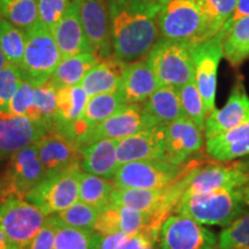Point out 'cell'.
Here are the masks:
<instances>
[{"label": "cell", "instance_id": "1", "mask_svg": "<svg viewBox=\"0 0 249 249\" xmlns=\"http://www.w3.org/2000/svg\"><path fill=\"white\" fill-rule=\"evenodd\" d=\"M160 0H108L113 57L124 64L145 58L160 38Z\"/></svg>", "mask_w": 249, "mask_h": 249}, {"label": "cell", "instance_id": "2", "mask_svg": "<svg viewBox=\"0 0 249 249\" xmlns=\"http://www.w3.org/2000/svg\"><path fill=\"white\" fill-rule=\"evenodd\" d=\"M196 163L188 172L170 185L156 189L116 188L112 193L111 203L124 205L140 211L151 218L152 226L160 229L170 214L174 213L177 205L185 194L192 173L198 166Z\"/></svg>", "mask_w": 249, "mask_h": 249}, {"label": "cell", "instance_id": "3", "mask_svg": "<svg viewBox=\"0 0 249 249\" xmlns=\"http://www.w3.org/2000/svg\"><path fill=\"white\" fill-rule=\"evenodd\" d=\"M246 209L238 188L183 194L174 213L185 214L203 225L226 227Z\"/></svg>", "mask_w": 249, "mask_h": 249}, {"label": "cell", "instance_id": "4", "mask_svg": "<svg viewBox=\"0 0 249 249\" xmlns=\"http://www.w3.org/2000/svg\"><path fill=\"white\" fill-rule=\"evenodd\" d=\"M192 45L181 40L160 38L147 57L160 87L179 89L195 80Z\"/></svg>", "mask_w": 249, "mask_h": 249}, {"label": "cell", "instance_id": "5", "mask_svg": "<svg viewBox=\"0 0 249 249\" xmlns=\"http://www.w3.org/2000/svg\"><path fill=\"white\" fill-rule=\"evenodd\" d=\"M157 21L160 38L189 44L213 38L196 0H160Z\"/></svg>", "mask_w": 249, "mask_h": 249}, {"label": "cell", "instance_id": "6", "mask_svg": "<svg viewBox=\"0 0 249 249\" xmlns=\"http://www.w3.org/2000/svg\"><path fill=\"white\" fill-rule=\"evenodd\" d=\"M61 60L52 30L38 20L26 30V48L20 67L23 79L34 86L48 82Z\"/></svg>", "mask_w": 249, "mask_h": 249}, {"label": "cell", "instance_id": "7", "mask_svg": "<svg viewBox=\"0 0 249 249\" xmlns=\"http://www.w3.org/2000/svg\"><path fill=\"white\" fill-rule=\"evenodd\" d=\"M196 161L173 164L165 160H144L120 164L112 178L116 188L156 189L178 180L188 172Z\"/></svg>", "mask_w": 249, "mask_h": 249}, {"label": "cell", "instance_id": "8", "mask_svg": "<svg viewBox=\"0 0 249 249\" xmlns=\"http://www.w3.org/2000/svg\"><path fill=\"white\" fill-rule=\"evenodd\" d=\"M48 219L42 210L26 198L7 196L0 200V227L20 248L27 249Z\"/></svg>", "mask_w": 249, "mask_h": 249}, {"label": "cell", "instance_id": "9", "mask_svg": "<svg viewBox=\"0 0 249 249\" xmlns=\"http://www.w3.org/2000/svg\"><path fill=\"white\" fill-rule=\"evenodd\" d=\"M82 170H70L45 177L26 196L45 216L59 213L79 201V182Z\"/></svg>", "mask_w": 249, "mask_h": 249}, {"label": "cell", "instance_id": "10", "mask_svg": "<svg viewBox=\"0 0 249 249\" xmlns=\"http://www.w3.org/2000/svg\"><path fill=\"white\" fill-rule=\"evenodd\" d=\"M194 60L195 83L203 99L207 114L216 110V90L218 66L222 60V33L213 38L192 45Z\"/></svg>", "mask_w": 249, "mask_h": 249}, {"label": "cell", "instance_id": "11", "mask_svg": "<svg viewBox=\"0 0 249 249\" xmlns=\"http://www.w3.org/2000/svg\"><path fill=\"white\" fill-rule=\"evenodd\" d=\"M217 242L213 232L185 214H170L160 227L161 249H216Z\"/></svg>", "mask_w": 249, "mask_h": 249}, {"label": "cell", "instance_id": "12", "mask_svg": "<svg viewBox=\"0 0 249 249\" xmlns=\"http://www.w3.org/2000/svg\"><path fill=\"white\" fill-rule=\"evenodd\" d=\"M249 181V165L217 161L198 165L193 171L185 194L208 193L220 189H235Z\"/></svg>", "mask_w": 249, "mask_h": 249}, {"label": "cell", "instance_id": "13", "mask_svg": "<svg viewBox=\"0 0 249 249\" xmlns=\"http://www.w3.org/2000/svg\"><path fill=\"white\" fill-rule=\"evenodd\" d=\"M149 128L152 127L143 113L142 104H126L107 119L90 128L76 144L82 149L99 140H121Z\"/></svg>", "mask_w": 249, "mask_h": 249}, {"label": "cell", "instance_id": "14", "mask_svg": "<svg viewBox=\"0 0 249 249\" xmlns=\"http://www.w3.org/2000/svg\"><path fill=\"white\" fill-rule=\"evenodd\" d=\"M2 177L6 183V197L17 196L26 198L45 178V171L36 143L12 155L8 169Z\"/></svg>", "mask_w": 249, "mask_h": 249}, {"label": "cell", "instance_id": "15", "mask_svg": "<svg viewBox=\"0 0 249 249\" xmlns=\"http://www.w3.org/2000/svg\"><path fill=\"white\" fill-rule=\"evenodd\" d=\"M80 18L88 43L99 59L113 55L108 0H80Z\"/></svg>", "mask_w": 249, "mask_h": 249}, {"label": "cell", "instance_id": "16", "mask_svg": "<svg viewBox=\"0 0 249 249\" xmlns=\"http://www.w3.org/2000/svg\"><path fill=\"white\" fill-rule=\"evenodd\" d=\"M45 177L81 169V148L55 129H49L36 143Z\"/></svg>", "mask_w": 249, "mask_h": 249}, {"label": "cell", "instance_id": "17", "mask_svg": "<svg viewBox=\"0 0 249 249\" xmlns=\"http://www.w3.org/2000/svg\"><path fill=\"white\" fill-rule=\"evenodd\" d=\"M164 160L173 164H185L205 144L204 132L185 116L163 126Z\"/></svg>", "mask_w": 249, "mask_h": 249}, {"label": "cell", "instance_id": "18", "mask_svg": "<svg viewBox=\"0 0 249 249\" xmlns=\"http://www.w3.org/2000/svg\"><path fill=\"white\" fill-rule=\"evenodd\" d=\"M249 121V97L240 80L236 81L226 104L208 114L204 123L205 140L214 138Z\"/></svg>", "mask_w": 249, "mask_h": 249}, {"label": "cell", "instance_id": "19", "mask_svg": "<svg viewBox=\"0 0 249 249\" xmlns=\"http://www.w3.org/2000/svg\"><path fill=\"white\" fill-rule=\"evenodd\" d=\"M50 128L27 117L0 116V158L35 144Z\"/></svg>", "mask_w": 249, "mask_h": 249}, {"label": "cell", "instance_id": "20", "mask_svg": "<svg viewBox=\"0 0 249 249\" xmlns=\"http://www.w3.org/2000/svg\"><path fill=\"white\" fill-rule=\"evenodd\" d=\"M79 5L80 0H70L66 11L52 29L61 59L83 52H92L81 22Z\"/></svg>", "mask_w": 249, "mask_h": 249}, {"label": "cell", "instance_id": "21", "mask_svg": "<svg viewBox=\"0 0 249 249\" xmlns=\"http://www.w3.org/2000/svg\"><path fill=\"white\" fill-rule=\"evenodd\" d=\"M118 163L144 160H164L163 126L154 127L118 140Z\"/></svg>", "mask_w": 249, "mask_h": 249}, {"label": "cell", "instance_id": "22", "mask_svg": "<svg viewBox=\"0 0 249 249\" xmlns=\"http://www.w3.org/2000/svg\"><path fill=\"white\" fill-rule=\"evenodd\" d=\"M145 227H154L151 218L147 214L133 208L111 203L105 209L99 211L93 230L101 234L124 233L133 235Z\"/></svg>", "mask_w": 249, "mask_h": 249}, {"label": "cell", "instance_id": "23", "mask_svg": "<svg viewBox=\"0 0 249 249\" xmlns=\"http://www.w3.org/2000/svg\"><path fill=\"white\" fill-rule=\"evenodd\" d=\"M160 86L147 59L126 64L120 90L127 104H142Z\"/></svg>", "mask_w": 249, "mask_h": 249}, {"label": "cell", "instance_id": "24", "mask_svg": "<svg viewBox=\"0 0 249 249\" xmlns=\"http://www.w3.org/2000/svg\"><path fill=\"white\" fill-rule=\"evenodd\" d=\"M117 143L118 140L104 139L81 149V170L112 180L119 166Z\"/></svg>", "mask_w": 249, "mask_h": 249}, {"label": "cell", "instance_id": "25", "mask_svg": "<svg viewBox=\"0 0 249 249\" xmlns=\"http://www.w3.org/2000/svg\"><path fill=\"white\" fill-rule=\"evenodd\" d=\"M142 108L152 128L165 126L183 117L179 90L172 87H160L142 103Z\"/></svg>", "mask_w": 249, "mask_h": 249}, {"label": "cell", "instance_id": "26", "mask_svg": "<svg viewBox=\"0 0 249 249\" xmlns=\"http://www.w3.org/2000/svg\"><path fill=\"white\" fill-rule=\"evenodd\" d=\"M124 61L113 55L101 59L97 64L86 74L81 86L88 93L89 97L99 93L114 92L120 90L123 73L124 70Z\"/></svg>", "mask_w": 249, "mask_h": 249}, {"label": "cell", "instance_id": "27", "mask_svg": "<svg viewBox=\"0 0 249 249\" xmlns=\"http://www.w3.org/2000/svg\"><path fill=\"white\" fill-rule=\"evenodd\" d=\"M205 150L214 161H229L249 155V121L205 140Z\"/></svg>", "mask_w": 249, "mask_h": 249}, {"label": "cell", "instance_id": "28", "mask_svg": "<svg viewBox=\"0 0 249 249\" xmlns=\"http://www.w3.org/2000/svg\"><path fill=\"white\" fill-rule=\"evenodd\" d=\"M220 33L223 55L232 66H240L249 58V17L225 23Z\"/></svg>", "mask_w": 249, "mask_h": 249}, {"label": "cell", "instance_id": "29", "mask_svg": "<svg viewBox=\"0 0 249 249\" xmlns=\"http://www.w3.org/2000/svg\"><path fill=\"white\" fill-rule=\"evenodd\" d=\"M89 96L81 85L57 90V116L52 129L64 132L82 117Z\"/></svg>", "mask_w": 249, "mask_h": 249}, {"label": "cell", "instance_id": "30", "mask_svg": "<svg viewBox=\"0 0 249 249\" xmlns=\"http://www.w3.org/2000/svg\"><path fill=\"white\" fill-rule=\"evenodd\" d=\"M99 60L93 52H83L61 59L49 81L57 89L81 85L86 74Z\"/></svg>", "mask_w": 249, "mask_h": 249}, {"label": "cell", "instance_id": "31", "mask_svg": "<svg viewBox=\"0 0 249 249\" xmlns=\"http://www.w3.org/2000/svg\"><path fill=\"white\" fill-rule=\"evenodd\" d=\"M57 88L50 81L34 87L33 101L27 118L53 128L57 116Z\"/></svg>", "mask_w": 249, "mask_h": 249}, {"label": "cell", "instance_id": "32", "mask_svg": "<svg viewBox=\"0 0 249 249\" xmlns=\"http://www.w3.org/2000/svg\"><path fill=\"white\" fill-rule=\"evenodd\" d=\"M116 189L113 182L102 177L81 172L79 182V200L102 211L111 204L112 193Z\"/></svg>", "mask_w": 249, "mask_h": 249}, {"label": "cell", "instance_id": "33", "mask_svg": "<svg viewBox=\"0 0 249 249\" xmlns=\"http://www.w3.org/2000/svg\"><path fill=\"white\" fill-rule=\"evenodd\" d=\"M101 238L95 230L68 226L58 218L53 249H98Z\"/></svg>", "mask_w": 249, "mask_h": 249}, {"label": "cell", "instance_id": "34", "mask_svg": "<svg viewBox=\"0 0 249 249\" xmlns=\"http://www.w3.org/2000/svg\"><path fill=\"white\" fill-rule=\"evenodd\" d=\"M0 18L26 31L39 20L38 0H0Z\"/></svg>", "mask_w": 249, "mask_h": 249}, {"label": "cell", "instance_id": "35", "mask_svg": "<svg viewBox=\"0 0 249 249\" xmlns=\"http://www.w3.org/2000/svg\"><path fill=\"white\" fill-rule=\"evenodd\" d=\"M211 37L220 33L234 13L238 0H196Z\"/></svg>", "mask_w": 249, "mask_h": 249}, {"label": "cell", "instance_id": "36", "mask_svg": "<svg viewBox=\"0 0 249 249\" xmlns=\"http://www.w3.org/2000/svg\"><path fill=\"white\" fill-rule=\"evenodd\" d=\"M26 48V31L0 18V49L8 64L20 66Z\"/></svg>", "mask_w": 249, "mask_h": 249}, {"label": "cell", "instance_id": "37", "mask_svg": "<svg viewBox=\"0 0 249 249\" xmlns=\"http://www.w3.org/2000/svg\"><path fill=\"white\" fill-rule=\"evenodd\" d=\"M178 90L183 116L188 118L198 128L204 132V123L208 114L195 80L180 87Z\"/></svg>", "mask_w": 249, "mask_h": 249}, {"label": "cell", "instance_id": "38", "mask_svg": "<svg viewBox=\"0 0 249 249\" xmlns=\"http://www.w3.org/2000/svg\"><path fill=\"white\" fill-rule=\"evenodd\" d=\"M216 249H249V210L224 227Z\"/></svg>", "mask_w": 249, "mask_h": 249}, {"label": "cell", "instance_id": "39", "mask_svg": "<svg viewBox=\"0 0 249 249\" xmlns=\"http://www.w3.org/2000/svg\"><path fill=\"white\" fill-rule=\"evenodd\" d=\"M99 211L82 201H76L67 209L55 213L62 223L77 229L93 230Z\"/></svg>", "mask_w": 249, "mask_h": 249}, {"label": "cell", "instance_id": "40", "mask_svg": "<svg viewBox=\"0 0 249 249\" xmlns=\"http://www.w3.org/2000/svg\"><path fill=\"white\" fill-rule=\"evenodd\" d=\"M34 87L35 86L26 79L21 81L13 97L11 98L4 110L0 112V116L27 117L28 110H29L31 101H33Z\"/></svg>", "mask_w": 249, "mask_h": 249}, {"label": "cell", "instance_id": "41", "mask_svg": "<svg viewBox=\"0 0 249 249\" xmlns=\"http://www.w3.org/2000/svg\"><path fill=\"white\" fill-rule=\"evenodd\" d=\"M23 80L20 67L7 64L0 70V112L4 110Z\"/></svg>", "mask_w": 249, "mask_h": 249}, {"label": "cell", "instance_id": "42", "mask_svg": "<svg viewBox=\"0 0 249 249\" xmlns=\"http://www.w3.org/2000/svg\"><path fill=\"white\" fill-rule=\"evenodd\" d=\"M160 229L145 227L130 235L119 249H160Z\"/></svg>", "mask_w": 249, "mask_h": 249}, {"label": "cell", "instance_id": "43", "mask_svg": "<svg viewBox=\"0 0 249 249\" xmlns=\"http://www.w3.org/2000/svg\"><path fill=\"white\" fill-rule=\"evenodd\" d=\"M70 0H38V18L50 29H53L66 11Z\"/></svg>", "mask_w": 249, "mask_h": 249}, {"label": "cell", "instance_id": "44", "mask_svg": "<svg viewBox=\"0 0 249 249\" xmlns=\"http://www.w3.org/2000/svg\"><path fill=\"white\" fill-rule=\"evenodd\" d=\"M58 217L57 214L48 216V219L42 227V230L37 233L27 249H53L55 233H57Z\"/></svg>", "mask_w": 249, "mask_h": 249}, {"label": "cell", "instance_id": "45", "mask_svg": "<svg viewBox=\"0 0 249 249\" xmlns=\"http://www.w3.org/2000/svg\"><path fill=\"white\" fill-rule=\"evenodd\" d=\"M130 235L124 233H111V234H102L98 249H119Z\"/></svg>", "mask_w": 249, "mask_h": 249}, {"label": "cell", "instance_id": "46", "mask_svg": "<svg viewBox=\"0 0 249 249\" xmlns=\"http://www.w3.org/2000/svg\"><path fill=\"white\" fill-rule=\"evenodd\" d=\"M242 17H249V0H238L234 13H233L231 18H230L227 22L238 20V18H240Z\"/></svg>", "mask_w": 249, "mask_h": 249}, {"label": "cell", "instance_id": "47", "mask_svg": "<svg viewBox=\"0 0 249 249\" xmlns=\"http://www.w3.org/2000/svg\"><path fill=\"white\" fill-rule=\"evenodd\" d=\"M0 249H22L18 246L14 245L9 239L6 236V234L2 231V229L0 227Z\"/></svg>", "mask_w": 249, "mask_h": 249}, {"label": "cell", "instance_id": "48", "mask_svg": "<svg viewBox=\"0 0 249 249\" xmlns=\"http://www.w3.org/2000/svg\"><path fill=\"white\" fill-rule=\"evenodd\" d=\"M238 191L239 194L241 196V200L244 202L246 209L249 210V181L247 183H245L244 186L239 187Z\"/></svg>", "mask_w": 249, "mask_h": 249}, {"label": "cell", "instance_id": "49", "mask_svg": "<svg viewBox=\"0 0 249 249\" xmlns=\"http://www.w3.org/2000/svg\"><path fill=\"white\" fill-rule=\"evenodd\" d=\"M4 197H6V183L4 177H1V178H0V200Z\"/></svg>", "mask_w": 249, "mask_h": 249}, {"label": "cell", "instance_id": "50", "mask_svg": "<svg viewBox=\"0 0 249 249\" xmlns=\"http://www.w3.org/2000/svg\"><path fill=\"white\" fill-rule=\"evenodd\" d=\"M7 64L8 62H7V60H6V58H5L4 53H2L1 49H0V70H1V68H4Z\"/></svg>", "mask_w": 249, "mask_h": 249}]
</instances>
